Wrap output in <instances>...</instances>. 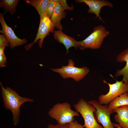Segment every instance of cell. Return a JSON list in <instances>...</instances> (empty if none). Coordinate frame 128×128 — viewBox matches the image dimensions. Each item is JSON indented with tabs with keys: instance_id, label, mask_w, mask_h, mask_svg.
<instances>
[{
	"instance_id": "1",
	"label": "cell",
	"mask_w": 128,
	"mask_h": 128,
	"mask_svg": "<svg viewBox=\"0 0 128 128\" xmlns=\"http://www.w3.org/2000/svg\"><path fill=\"white\" fill-rule=\"evenodd\" d=\"M0 85L4 107L6 109L11 111L13 124L17 125L20 122L21 106L26 102H33L34 100L20 96L15 91L10 87H7L5 88L1 82Z\"/></svg>"
},
{
	"instance_id": "2",
	"label": "cell",
	"mask_w": 128,
	"mask_h": 128,
	"mask_svg": "<svg viewBox=\"0 0 128 128\" xmlns=\"http://www.w3.org/2000/svg\"><path fill=\"white\" fill-rule=\"evenodd\" d=\"M48 114L58 124L62 125L74 121V117L79 115L78 112L71 109L70 104L67 102L55 104L50 109Z\"/></svg>"
},
{
	"instance_id": "3",
	"label": "cell",
	"mask_w": 128,
	"mask_h": 128,
	"mask_svg": "<svg viewBox=\"0 0 128 128\" xmlns=\"http://www.w3.org/2000/svg\"><path fill=\"white\" fill-rule=\"evenodd\" d=\"M73 106L76 111L79 113L84 119V128H103L95 119L94 113L96 110L93 105L83 98H81Z\"/></svg>"
},
{
	"instance_id": "4",
	"label": "cell",
	"mask_w": 128,
	"mask_h": 128,
	"mask_svg": "<svg viewBox=\"0 0 128 128\" xmlns=\"http://www.w3.org/2000/svg\"><path fill=\"white\" fill-rule=\"evenodd\" d=\"M110 34L104 26L100 25L95 27L92 32L84 40L78 41V47L82 50L90 48L95 49L100 48L103 40Z\"/></svg>"
},
{
	"instance_id": "5",
	"label": "cell",
	"mask_w": 128,
	"mask_h": 128,
	"mask_svg": "<svg viewBox=\"0 0 128 128\" xmlns=\"http://www.w3.org/2000/svg\"><path fill=\"white\" fill-rule=\"evenodd\" d=\"M74 65L73 61L69 59L67 65L62 66L60 68L50 69L54 72L59 74L64 79L72 78L78 82L83 79L90 70L87 67L80 68L75 66Z\"/></svg>"
},
{
	"instance_id": "6",
	"label": "cell",
	"mask_w": 128,
	"mask_h": 128,
	"mask_svg": "<svg viewBox=\"0 0 128 128\" xmlns=\"http://www.w3.org/2000/svg\"><path fill=\"white\" fill-rule=\"evenodd\" d=\"M104 83L109 86V89L106 94H102L98 98V101L101 104L107 105L115 98L124 93L128 92V82L125 83L122 80L116 81V82L111 84L104 80Z\"/></svg>"
},
{
	"instance_id": "7",
	"label": "cell",
	"mask_w": 128,
	"mask_h": 128,
	"mask_svg": "<svg viewBox=\"0 0 128 128\" xmlns=\"http://www.w3.org/2000/svg\"><path fill=\"white\" fill-rule=\"evenodd\" d=\"M88 102L96 109L94 115L98 123L101 124L103 128H115L110 119L111 115L114 113L113 110L110 109L107 105H101L95 100H91Z\"/></svg>"
},
{
	"instance_id": "8",
	"label": "cell",
	"mask_w": 128,
	"mask_h": 128,
	"mask_svg": "<svg viewBox=\"0 0 128 128\" xmlns=\"http://www.w3.org/2000/svg\"><path fill=\"white\" fill-rule=\"evenodd\" d=\"M40 17V23L36 37L33 42L25 46L26 50L31 49L32 45L38 40V46L41 48L45 38L50 32L53 33L54 30V25L46 14Z\"/></svg>"
},
{
	"instance_id": "9",
	"label": "cell",
	"mask_w": 128,
	"mask_h": 128,
	"mask_svg": "<svg viewBox=\"0 0 128 128\" xmlns=\"http://www.w3.org/2000/svg\"><path fill=\"white\" fill-rule=\"evenodd\" d=\"M0 22L2 27L0 32L6 37L9 43V46L11 48L13 49L15 47L22 45L27 42V40L26 39H21L18 38L12 28L7 25L4 19V14L2 13L0 14Z\"/></svg>"
},
{
	"instance_id": "10",
	"label": "cell",
	"mask_w": 128,
	"mask_h": 128,
	"mask_svg": "<svg viewBox=\"0 0 128 128\" xmlns=\"http://www.w3.org/2000/svg\"><path fill=\"white\" fill-rule=\"evenodd\" d=\"M76 1L79 3H84L87 5L89 8L88 9V13L94 14L96 18L98 20L104 22L101 17L100 14L102 8L107 6L110 8L113 7V4L109 1L105 0H78Z\"/></svg>"
},
{
	"instance_id": "11",
	"label": "cell",
	"mask_w": 128,
	"mask_h": 128,
	"mask_svg": "<svg viewBox=\"0 0 128 128\" xmlns=\"http://www.w3.org/2000/svg\"><path fill=\"white\" fill-rule=\"evenodd\" d=\"M53 36L56 41L64 46L67 54H68L69 50L71 47H73L76 49L78 47V41L74 38L65 34L62 31L58 30L54 31Z\"/></svg>"
},
{
	"instance_id": "12",
	"label": "cell",
	"mask_w": 128,
	"mask_h": 128,
	"mask_svg": "<svg viewBox=\"0 0 128 128\" xmlns=\"http://www.w3.org/2000/svg\"><path fill=\"white\" fill-rule=\"evenodd\" d=\"M113 110L117 113L114 116L115 122L122 128H128V105L117 107Z\"/></svg>"
},
{
	"instance_id": "13",
	"label": "cell",
	"mask_w": 128,
	"mask_h": 128,
	"mask_svg": "<svg viewBox=\"0 0 128 128\" xmlns=\"http://www.w3.org/2000/svg\"><path fill=\"white\" fill-rule=\"evenodd\" d=\"M116 60L119 62H125L126 64L122 69L118 70L115 76L117 77L123 75L122 80L125 83L128 82V47L118 55Z\"/></svg>"
},
{
	"instance_id": "14",
	"label": "cell",
	"mask_w": 128,
	"mask_h": 128,
	"mask_svg": "<svg viewBox=\"0 0 128 128\" xmlns=\"http://www.w3.org/2000/svg\"><path fill=\"white\" fill-rule=\"evenodd\" d=\"M57 3L54 11L50 19L53 23L55 27L59 30L62 31L63 27L61 24L60 21L62 18L65 17L66 13L60 4Z\"/></svg>"
},
{
	"instance_id": "15",
	"label": "cell",
	"mask_w": 128,
	"mask_h": 128,
	"mask_svg": "<svg viewBox=\"0 0 128 128\" xmlns=\"http://www.w3.org/2000/svg\"><path fill=\"white\" fill-rule=\"evenodd\" d=\"M50 0H26L27 3L34 7L40 17L46 14V10Z\"/></svg>"
},
{
	"instance_id": "16",
	"label": "cell",
	"mask_w": 128,
	"mask_h": 128,
	"mask_svg": "<svg viewBox=\"0 0 128 128\" xmlns=\"http://www.w3.org/2000/svg\"><path fill=\"white\" fill-rule=\"evenodd\" d=\"M128 105V94L127 93L122 94L117 97L110 103L108 106L113 110L121 106Z\"/></svg>"
},
{
	"instance_id": "17",
	"label": "cell",
	"mask_w": 128,
	"mask_h": 128,
	"mask_svg": "<svg viewBox=\"0 0 128 128\" xmlns=\"http://www.w3.org/2000/svg\"><path fill=\"white\" fill-rule=\"evenodd\" d=\"M19 1V0H1L0 7L5 11L13 14L15 12L16 6Z\"/></svg>"
},
{
	"instance_id": "18",
	"label": "cell",
	"mask_w": 128,
	"mask_h": 128,
	"mask_svg": "<svg viewBox=\"0 0 128 128\" xmlns=\"http://www.w3.org/2000/svg\"><path fill=\"white\" fill-rule=\"evenodd\" d=\"M57 3L55 0H50L46 10V15L49 18H50L54 11Z\"/></svg>"
},
{
	"instance_id": "19",
	"label": "cell",
	"mask_w": 128,
	"mask_h": 128,
	"mask_svg": "<svg viewBox=\"0 0 128 128\" xmlns=\"http://www.w3.org/2000/svg\"><path fill=\"white\" fill-rule=\"evenodd\" d=\"M9 46V43L6 37L4 35H0V47H8Z\"/></svg>"
},
{
	"instance_id": "20",
	"label": "cell",
	"mask_w": 128,
	"mask_h": 128,
	"mask_svg": "<svg viewBox=\"0 0 128 128\" xmlns=\"http://www.w3.org/2000/svg\"><path fill=\"white\" fill-rule=\"evenodd\" d=\"M56 1L58 3L60 4L64 10L65 9L72 10L73 9V8L69 7L68 6L66 0H56Z\"/></svg>"
},
{
	"instance_id": "21",
	"label": "cell",
	"mask_w": 128,
	"mask_h": 128,
	"mask_svg": "<svg viewBox=\"0 0 128 128\" xmlns=\"http://www.w3.org/2000/svg\"><path fill=\"white\" fill-rule=\"evenodd\" d=\"M83 126L78 123L77 120L69 123L68 128H83Z\"/></svg>"
},
{
	"instance_id": "22",
	"label": "cell",
	"mask_w": 128,
	"mask_h": 128,
	"mask_svg": "<svg viewBox=\"0 0 128 128\" xmlns=\"http://www.w3.org/2000/svg\"><path fill=\"white\" fill-rule=\"evenodd\" d=\"M7 58L5 54L0 55V66L3 67L6 66Z\"/></svg>"
},
{
	"instance_id": "23",
	"label": "cell",
	"mask_w": 128,
	"mask_h": 128,
	"mask_svg": "<svg viewBox=\"0 0 128 128\" xmlns=\"http://www.w3.org/2000/svg\"><path fill=\"white\" fill-rule=\"evenodd\" d=\"M69 123L65 124H57L54 125L50 124L47 127V128H68Z\"/></svg>"
},
{
	"instance_id": "24",
	"label": "cell",
	"mask_w": 128,
	"mask_h": 128,
	"mask_svg": "<svg viewBox=\"0 0 128 128\" xmlns=\"http://www.w3.org/2000/svg\"><path fill=\"white\" fill-rule=\"evenodd\" d=\"M5 47H0V55L5 54L4 50Z\"/></svg>"
},
{
	"instance_id": "25",
	"label": "cell",
	"mask_w": 128,
	"mask_h": 128,
	"mask_svg": "<svg viewBox=\"0 0 128 128\" xmlns=\"http://www.w3.org/2000/svg\"><path fill=\"white\" fill-rule=\"evenodd\" d=\"M112 123L113 125L115 127H116L117 128H122L118 123Z\"/></svg>"
},
{
	"instance_id": "26",
	"label": "cell",
	"mask_w": 128,
	"mask_h": 128,
	"mask_svg": "<svg viewBox=\"0 0 128 128\" xmlns=\"http://www.w3.org/2000/svg\"><path fill=\"white\" fill-rule=\"evenodd\" d=\"M127 93H128V92H127Z\"/></svg>"
}]
</instances>
